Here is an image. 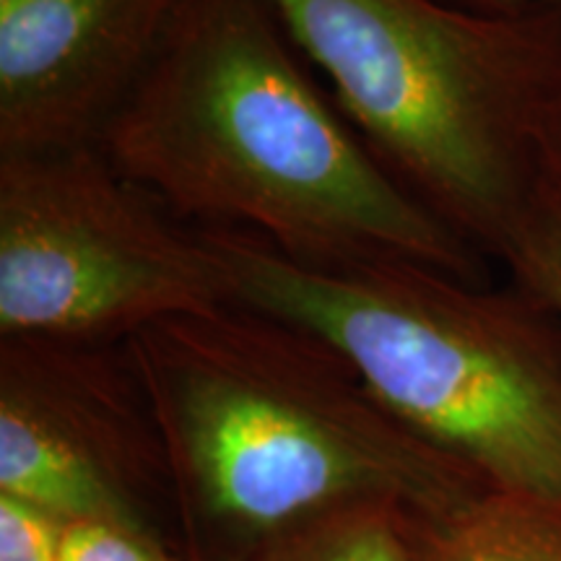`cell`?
I'll use <instances>...</instances> for the list:
<instances>
[{
  "instance_id": "obj_15",
  "label": "cell",
  "mask_w": 561,
  "mask_h": 561,
  "mask_svg": "<svg viewBox=\"0 0 561 561\" xmlns=\"http://www.w3.org/2000/svg\"><path fill=\"white\" fill-rule=\"evenodd\" d=\"M0 3H3V0H0Z\"/></svg>"
},
{
  "instance_id": "obj_10",
  "label": "cell",
  "mask_w": 561,
  "mask_h": 561,
  "mask_svg": "<svg viewBox=\"0 0 561 561\" xmlns=\"http://www.w3.org/2000/svg\"><path fill=\"white\" fill-rule=\"evenodd\" d=\"M500 257L515 273L525 297L561 333V174L546 161Z\"/></svg>"
},
{
  "instance_id": "obj_7",
  "label": "cell",
  "mask_w": 561,
  "mask_h": 561,
  "mask_svg": "<svg viewBox=\"0 0 561 561\" xmlns=\"http://www.w3.org/2000/svg\"><path fill=\"white\" fill-rule=\"evenodd\" d=\"M180 0H3L0 153L100 144Z\"/></svg>"
},
{
  "instance_id": "obj_9",
  "label": "cell",
  "mask_w": 561,
  "mask_h": 561,
  "mask_svg": "<svg viewBox=\"0 0 561 561\" xmlns=\"http://www.w3.org/2000/svg\"><path fill=\"white\" fill-rule=\"evenodd\" d=\"M250 561H421L413 515L398 504L341 507L280 533Z\"/></svg>"
},
{
  "instance_id": "obj_11",
  "label": "cell",
  "mask_w": 561,
  "mask_h": 561,
  "mask_svg": "<svg viewBox=\"0 0 561 561\" xmlns=\"http://www.w3.org/2000/svg\"><path fill=\"white\" fill-rule=\"evenodd\" d=\"M58 561H191L178 546L112 523H62Z\"/></svg>"
},
{
  "instance_id": "obj_6",
  "label": "cell",
  "mask_w": 561,
  "mask_h": 561,
  "mask_svg": "<svg viewBox=\"0 0 561 561\" xmlns=\"http://www.w3.org/2000/svg\"><path fill=\"white\" fill-rule=\"evenodd\" d=\"M0 494L172 543L170 468L125 343L0 339Z\"/></svg>"
},
{
  "instance_id": "obj_3",
  "label": "cell",
  "mask_w": 561,
  "mask_h": 561,
  "mask_svg": "<svg viewBox=\"0 0 561 561\" xmlns=\"http://www.w3.org/2000/svg\"><path fill=\"white\" fill-rule=\"evenodd\" d=\"M229 301L307 328L411 434L483 489L561 507V333L525 297L409 261L310 268L198 229Z\"/></svg>"
},
{
  "instance_id": "obj_12",
  "label": "cell",
  "mask_w": 561,
  "mask_h": 561,
  "mask_svg": "<svg viewBox=\"0 0 561 561\" xmlns=\"http://www.w3.org/2000/svg\"><path fill=\"white\" fill-rule=\"evenodd\" d=\"M62 523L0 494V561H58Z\"/></svg>"
},
{
  "instance_id": "obj_5",
  "label": "cell",
  "mask_w": 561,
  "mask_h": 561,
  "mask_svg": "<svg viewBox=\"0 0 561 561\" xmlns=\"http://www.w3.org/2000/svg\"><path fill=\"white\" fill-rule=\"evenodd\" d=\"M227 301L201 231L100 146L0 153V339L125 343Z\"/></svg>"
},
{
  "instance_id": "obj_1",
  "label": "cell",
  "mask_w": 561,
  "mask_h": 561,
  "mask_svg": "<svg viewBox=\"0 0 561 561\" xmlns=\"http://www.w3.org/2000/svg\"><path fill=\"white\" fill-rule=\"evenodd\" d=\"M96 146L185 227L310 268L409 261L479 284V250L375 159L268 0H180Z\"/></svg>"
},
{
  "instance_id": "obj_8",
  "label": "cell",
  "mask_w": 561,
  "mask_h": 561,
  "mask_svg": "<svg viewBox=\"0 0 561 561\" xmlns=\"http://www.w3.org/2000/svg\"><path fill=\"white\" fill-rule=\"evenodd\" d=\"M421 561H561V507L481 491L439 517L413 515Z\"/></svg>"
},
{
  "instance_id": "obj_2",
  "label": "cell",
  "mask_w": 561,
  "mask_h": 561,
  "mask_svg": "<svg viewBox=\"0 0 561 561\" xmlns=\"http://www.w3.org/2000/svg\"><path fill=\"white\" fill-rule=\"evenodd\" d=\"M125 351L191 561H250L354 504L439 517L486 491L390 416L331 343L271 312L227 301L153 322Z\"/></svg>"
},
{
  "instance_id": "obj_14",
  "label": "cell",
  "mask_w": 561,
  "mask_h": 561,
  "mask_svg": "<svg viewBox=\"0 0 561 561\" xmlns=\"http://www.w3.org/2000/svg\"><path fill=\"white\" fill-rule=\"evenodd\" d=\"M500 3H533V0H500ZM536 3L553 5V9L561 11V0H536Z\"/></svg>"
},
{
  "instance_id": "obj_13",
  "label": "cell",
  "mask_w": 561,
  "mask_h": 561,
  "mask_svg": "<svg viewBox=\"0 0 561 561\" xmlns=\"http://www.w3.org/2000/svg\"><path fill=\"white\" fill-rule=\"evenodd\" d=\"M543 161L561 174V91L553 100L543 128Z\"/></svg>"
},
{
  "instance_id": "obj_4",
  "label": "cell",
  "mask_w": 561,
  "mask_h": 561,
  "mask_svg": "<svg viewBox=\"0 0 561 561\" xmlns=\"http://www.w3.org/2000/svg\"><path fill=\"white\" fill-rule=\"evenodd\" d=\"M375 159L476 250L502 255L543 174L561 91L551 19L437 0H268Z\"/></svg>"
}]
</instances>
